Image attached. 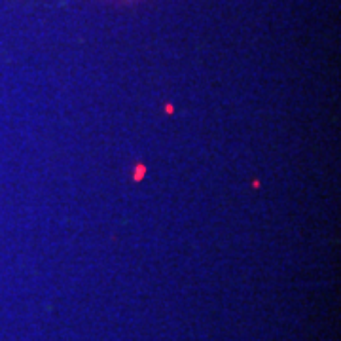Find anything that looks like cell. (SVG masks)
Returning <instances> with one entry per match:
<instances>
[{
	"label": "cell",
	"instance_id": "6da1fadb",
	"mask_svg": "<svg viewBox=\"0 0 341 341\" xmlns=\"http://www.w3.org/2000/svg\"><path fill=\"white\" fill-rule=\"evenodd\" d=\"M146 173H148V167L144 165V163H137L135 167H133V174H131V178H133V182H140L144 176H146Z\"/></svg>",
	"mask_w": 341,
	"mask_h": 341
},
{
	"label": "cell",
	"instance_id": "7a4b0ae2",
	"mask_svg": "<svg viewBox=\"0 0 341 341\" xmlns=\"http://www.w3.org/2000/svg\"><path fill=\"white\" fill-rule=\"evenodd\" d=\"M165 112H167V116H173V112H174L173 105H165Z\"/></svg>",
	"mask_w": 341,
	"mask_h": 341
}]
</instances>
